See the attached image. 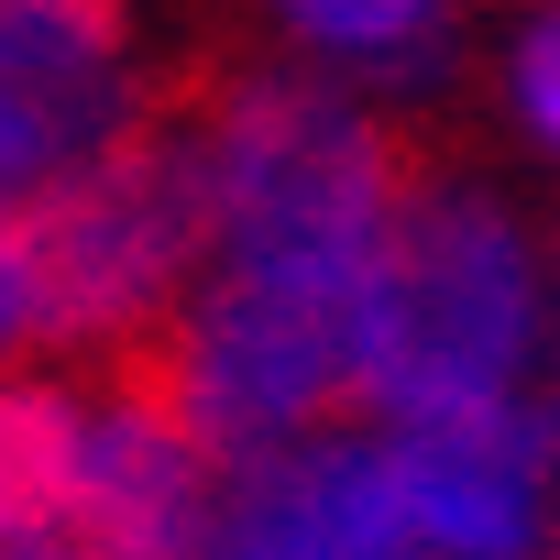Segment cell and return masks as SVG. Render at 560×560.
<instances>
[{
    "instance_id": "6",
    "label": "cell",
    "mask_w": 560,
    "mask_h": 560,
    "mask_svg": "<svg viewBox=\"0 0 560 560\" xmlns=\"http://www.w3.org/2000/svg\"><path fill=\"white\" fill-rule=\"evenodd\" d=\"M78 407H89V429H78L67 538H89L100 560H198L231 462H220L187 418H165V407H143V396H121V385H89Z\"/></svg>"
},
{
    "instance_id": "12",
    "label": "cell",
    "mask_w": 560,
    "mask_h": 560,
    "mask_svg": "<svg viewBox=\"0 0 560 560\" xmlns=\"http://www.w3.org/2000/svg\"><path fill=\"white\" fill-rule=\"evenodd\" d=\"M34 341V253H23V209H0V352Z\"/></svg>"
},
{
    "instance_id": "4",
    "label": "cell",
    "mask_w": 560,
    "mask_h": 560,
    "mask_svg": "<svg viewBox=\"0 0 560 560\" xmlns=\"http://www.w3.org/2000/svg\"><path fill=\"white\" fill-rule=\"evenodd\" d=\"M396 505L451 560H527L549 538V505H560L549 407H505L494 396V407L407 418V440H396Z\"/></svg>"
},
{
    "instance_id": "13",
    "label": "cell",
    "mask_w": 560,
    "mask_h": 560,
    "mask_svg": "<svg viewBox=\"0 0 560 560\" xmlns=\"http://www.w3.org/2000/svg\"><path fill=\"white\" fill-rule=\"evenodd\" d=\"M385 560H451V549H429V538H418V527H407V538H396V549H385Z\"/></svg>"
},
{
    "instance_id": "2",
    "label": "cell",
    "mask_w": 560,
    "mask_h": 560,
    "mask_svg": "<svg viewBox=\"0 0 560 560\" xmlns=\"http://www.w3.org/2000/svg\"><path fill=\"white\" fill-rule=\"evenodd\" d=\"M538 341V275L494 198L418 176L374 242V341H363V407L451 418L494 407Z\"/></svg>"
},
{
    "instance_id": "10",
    "label": "cell",
    "mask_w": 560,
    "mask_h": 560,
    "mask_svg": "<svg viewBox=\"0 0 560 560\" xmlns=\"http://www.w3.org/2000/svg\"><path fill=\"white\" fill-rule=\"evenodd\" d=\"M67 154H78V143H67V132H56L23 89H0V209H23V198H34Z\"/></svg>"
},
{
    "instance_id": "1",
    "label": "cell",
    "mask_w": 560,
    "mask_h": 560,
    "mask_svg": "<svg viewBox=\"0 0 560 560\" xmlns=\"http://www.w3.org/2000/svg\"><path fill=\"white\" fill-rule=\"evenodd\" d=\"M198 242H220V209H209V67H176V78H143L132 110L23 198L34 341L100 352V341L165 319Z\"/></svg>"
},
{
    "instance_id": "9",
    "label": "cell",
    "mask_w": 560,
    "mask_h": 560,
    "mask_svg": "<svg viewBox=\"0 0 560 560\" xmlns=\"http://www.w3.org/2000/svg\"><path fill=\"white\" fill-rule=\"evenodd\" d=\"M264 12L352 67H429L440 56V0H264Z\"/></svg>"
},
{
    "instance_id": "8",
    "label": "cell",
    "mask_w": 560,
    "mask_h": 560,
    "mask_svg": "<svg viewBox=\"0 0 560 560\" xmlns=\"http://www.w3.org/2000/svg\"><path fill=\"white\" fill-rule=\"evenodd\" d=\"M78 429H89V407L67 385H0V549L67 527V505H78Z\"/></svg>"
},
{
    "instance_id": "7",
    "label": "cell",
    "mask_w": 560,
    "mask_h": 560,
    "mask_svg": "<svg viewBox=\"0 0 560 560\" xmlns=\"http://www.w3.org/2000/svg\"><path fill=\"white\" fill-rule=\"evenodd\" d=\"M132 0H0V89H23L67 143H100L132 110Z\"/></svg>"
},
{
    "instance_id": "11",
    "label": "cell",
    "mask_w": 560,
    "mask_h": 560,
    "mask_svg": "<svg viewBox=\"0 0 560 560\" xmlns=\"http://www.w3.org/2000/svg\"><path fill=\"white\" fill-rule=\"evenodd\" d=\"M505 78H516V121L560 154V12H538V23L516 34V67H505Z\"/></svg>"
},
{
    "instance_id": "3",
    "label": "cell",
    "mask_w": 560,
    "mask_h": 560,
    "mask_svg": "<svg viewBox=\"0 0 560 560\" xmlns=\"http://www.w3.org/2000/svg\"><path fill=\"white\" fill-rule=\"evenodd\" d=\"M429 165L319 78H209L220 253H374Z\"/></svg>"
},
{
    "instance_id": "5",
    "label": "cell",
    "mask_w": 560,
    "mask_h": 560,
    "mask_svg": "<svg viewBox=\"0 0 560 560\" xmlns=\"http://www.w3.org/2000/svg\"><path fill=\"white\" fill-rule=\"evenodd\" d=\"M407 538L396 451L374 440H264L231 462L198 560H385Z\"/></svg>"
}]
</instances>
